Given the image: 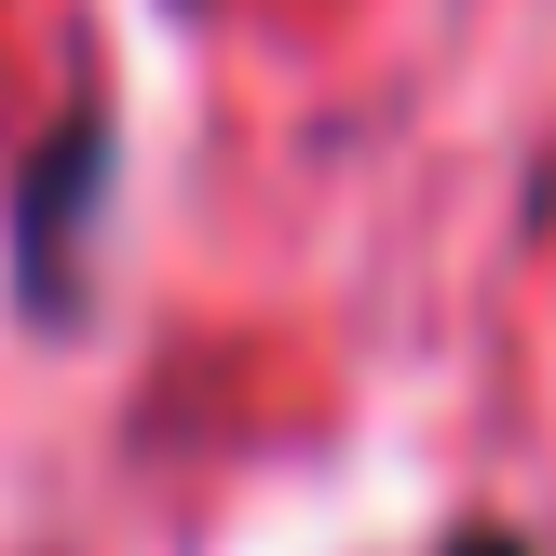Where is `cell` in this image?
<instances>
[{
    "mask_svg": "<svg viewBox=\"0 0 556 556\" xmlns=\"http://www.w3.org/2000/svg\"><path fill=\"white\" fill-rule=\"evenodd\" d=\"M448 556H543V543H516V530H462Z\"/></svg>",
    "mask_w": 556,
    "mask_h": 556,
    "instance_id": "obj_2",
    "label": "cell"
},
{
    "mask_svg": "<svg viewBox=\"0 0 556 556\" xmlns=\"http://www.w3.org/2000/svg\"><path fill=\"white\" fill-rule=\"evenodd\" d=\"M96 204H109V96H81L68 123L27 150V177H14V299H27V326H68L81 313Z\"/></svg>",
    "mask_w": 556,
    "mask_h": 556,
    "instance_id": "obj_1",
    "label": "cell"
}]
</instances>
